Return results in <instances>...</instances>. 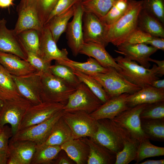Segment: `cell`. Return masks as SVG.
Listing matches in <instances>:
<instances>
[{"label":"cell","mask_w":164,"mask_h":164,"mask_svg":"<svg viewBox=\"0 0 164 164\" xmlns=\"http://www.w3.org/2000/svg\"><path fill=\"white\" fill-rule=\"evenodd\" d=\"M80 139L88 145L89 154L87 164H114L116 153L89 137Z\"/></svg>","instance_id":"cell-22"},{"label":"cell","mask_w":164,"mask_h":164,"mask_svg":"<svg viewBox=\"0 0 164 164\" xmlns=\"http://www.w3.org/2000/svg\"><path fill=\"white\" fill-rule=\"evenodd\" d=\"M79 0H58L50 13L46 23L53 17L69 9L74 4L78 2Z\"/></svg>","instance_id":"cell-45"},{"label":"cell","mask_w":164,"mask_h":164,"mask_svg":"<svg viewBox=\"0 0 164 164\" xmlns=\"http://www.w3.org/2000/svg\"><path fill=\"white\" fill-rule=\"evenodd\" d=\"M108 68L105 73L91 76L101 84L110 99L124 93L132 94L141 89L127 80L114 68Z\"/></svg>","instance_id":"cell-5"},{"label":"cell","mask_w":164,"mask_h":164,"mask_svg":"<svg viewBox=\"0 0 164 164\" xmlns=\"http://www.w3.org/2000/svg\"><path fill=\"white\" fill-rule=\"evenodd\" d=\"M73 70L74 74L80 82L84 84L102 104L110 99L101 84L92 76L76 70Z\"/></svg>","instance_id":"cell-35"},{"label":"cell","mask_w":164,"mask_h":164,"mask_svg":"<svg viewBox=\"0 0 164 164\" xmlns=\"http://www.w3.org/2000/svg\"><path fill=\"white\" fill-rule=\"evenodd\" d=\"M60 146L62 149L77 164H87L89 148L80 138L73 139Z\"/></svg>","instance_id":"cell-25"},{"label":"cell","mask_w":164,"mask_h":164,"mask_svg":"<svg viewBox=\"0 0 164 164\" xmlns=\"http://www.w3.org/2000/svg\"><path fill=\"white\" fill-rule=\"evenodd\" d=\"M4 101L2 98L0 97V108L2 107Z\"/></svg>","instance_id":"cell-54"},{"label":"cell","mask_w":164,"mask_h":164,"mask_svg":"<svg viewBox=\"0 0 164 164\" xmlns=\"http://www.w3.org/2000/svg\"><path fill=\"white\" fill-rule=\"evenodd\" d=\"M6 21L0 19V51L15 55L26 60L27 56L13 29L6 26Z\"/></svg>","instance_id":"cell-19"},{"label":"cell","mask_w":164,"mask_h":164,"mask_svg":"<svg viewBox=\"0 0 164 164\" xmlns=\"http://www.w3.org/2000/svg\"><path fill=\"white\" fill-rule=\"evenodd\" d=\"M149 62H153L157 64L159 70L157 72L158 75L160 76H162L164 75V60H158L154 59L149 57L148 59Z\"/></svg>","instance_id":"cell-49"},{"label":"cell","mask_w":164,"mask_h":164,"mask_svg":"<svg viewBox=\"0 0 164 164\" xmlns=\"http://www.w3.org/2000/svg\"><path fill=\"white\" fill-rule=\"evenodd\" d=\"M23 50L26 55V60L39 74L51 73L50 70L51 62L46 61L39 55Z\"/></svg>","instance_id":"cell-43"},{"label":"cell","mask_w":164,"mask_h":164,"mask_svg":"<svg viewBox=\"0 0 164 164\" xmlns=\"http://www.w3.org/2000/svg\"><path fill=\"white\" fill-rule=\"evenodd\" d=\"M65 105L60 103L42 102L38 104L31 105L25 111L18 131L45 121L63 109Z\"/></svg>","instance_id":"cell-10"},{"label":"cell","mask_w":164,"mask_h":164,"mask_svg":"<svg viewBox=\"0 0 164 164\" xmlns=\"http://www.w3.org/2000/svg\"><path fill=\"white\" fill-rule=\"evenodd\" d=\"M153 37L147 33L136 29L126 38L122 43H144L147 45L149 41Z\"/></svg>","instance_id":"cell-44"},{"label":"cell","mask_w":164,"mask_h":164,"mask_svg":"<svg viewBox=\"0 0 164 164\" xmlns=\"http://www.w3.org/2000/svg\"><path fill=\"white\" fill-rule=\"evenodd\" d=\"M142 9L164 25V0H143Z\"/></svg>","instance_id":"cell-42"},{"label":"cell","mask_w":164,"mask_h":164,"mask_svg":"<svg viewBox=\"0 0 164 164\" xmlns=\"http://www.w3.org/2000/svg\"><path fill=\"white\" fill-rule=\"evenodd\" d=\"M143 0H129L125 13L113 24L107 26L106 39L115 46L122 44L137 29L138 16L142 8Z\"/></svg>","instance_id":"cell-1"},{"label":"cell","mask_w":164,"mask_h":164,"mask_svg":"<svg viewBox=\"0 0 164 164\" xmlns=\"http://www.w3.org/2000/svg\"><path fill=\"white\" fill-rule=\"evenodd\" d=\"M56 62L65 65L72 70L83 73L92 76L97 73H105L108 68L101 66L95 59L89 57L86 62H80L70 60L61 61H56Z\"/></svg>","instance_id":"cell-30"},{"label":"cell","mask_w":164,"mask_h":164,"mask_svg":"<svg viewBox=\"0 0 164 164\" xmlns=\"http://www.w3.org/2000/svg\"><path fill=\"white\" fill-rule=\"evenodd\" d=\"M82 29L84 43H93L104 47L108 43L106 39L107 26L96 15L84 11L82 18Z\"/></svg>","instance_id":"cell-13"},{"label":"cell","mask_w":164,"mask_h":164,"mask_svg":"<svg viewBox=\"0 0 164 164\" xmlns=\"http://www.w3.org/2000/svg\"><path fill=\"white\" fill-rule=\"evenodd\" d=\"M97 120V131L91 138L116 153L122 150L127 141L132 138L126 129L113 120Z\"/></svg>","instance_id":"cell-2"},{"label":"cell","mask_w":164,"mask_h":164,"mask_svg":"<svg viewBox=\"0 0 164 164\" xmlns=\"http://www.w3.org/2000/svg\"><path fill=\"white\" fill-rule=\"evenodd\" d=\"M62 117L70 128L74 139L92 138L97 131V120L87 112L64 111Z\"/></svg>","instance_id":"cell-8"},{"label":"cell","mask_w":164,"mask_h":164,"mask_svg":"<svg viewBox=\"0 0 164 164\" xmlns=\"http://www.w3.org/2000/svg\"><path fill=\"white\" fill-rule=\"evenodd\" d=\"M8 158V154L0 152V164H7Z\"/></svg>","instance_id":"cell-53"},{"label":"cell","mask_w":164,"mask_h":164,"mask_svg":"<svg viewBox=\"0 0 164 164\" xmlns=\"http://www.w3.org/2000/svg\"><path fill=\"white\" fill-rule=\"evenodd\" d=\"M164 159L151 160L148 159L139 164H164Z\"/></svg>","instance_id":"cell-51"},{"label":"cell","mask_w":164,"mask_h":164,"mask_svg":"<svg viewBox=\"0 0 164 164\" xmlns=\"http://www.w3.org/2000/svg\"><path fill=\"white\" fill-rule=\"evenodd\" d=\"M3 101L0 108V126L3 128L6 124H9L13 135L18 131L25 111L32 104L22 97Z\"/></svg>","instance_id":"cell-7"},{"label":"cell","mask_w":164,"mask_h":164,"mask_svg":"<svg viewBox=\"0 0 164 164\" xmlns=\"http://www.w3.org/2000/svg\"><path fill=\"white\" fill-rule=\"evenodd\" d=\"M141 119L142 128L149 139L164 141V119Z\"/></svg>","instance_id":"cell-33"},{"label":"cell","mask_w":164,"mask_h":164,"mask_svg":"<svg viewBox=\"0 0 164 164\" xmlns=\"http://www.w3.org/2000/svg\"><path fill=\"white\" fill-rule=\"evenodd\" d=\"M102 104L84 83L81 82L69 96L63 109L65 111H83L90 114Z\"/></svg>","instance_id":"cell-6"},{"label":"cell","mask_w":164,"mask_h":164,"mask_svg":"<svg viewBox=\"0 0 164 164\" xmlns=\"http://www.w3.org/2000/svg\"><path fill=\"white\" fill-rule=\"evenodd\" d=\"M141 119H164V101L147 104L140 114Z\"/></svg>","instance_id":"cell-41"},{"label":"cell","mask_w":164,"mask_h":164,"mask_svg":"<svg viewBox=\"0 0 164 164\" xmlns=\"http://www.w3.org/2000/svg\"><path fill=\"white\" fill-rule=\"evenodd\" d=\"M58 0H20L17 8L27 7L36 15L42 27L45 25L48 17Z\"/></svg>","instance_id":"cell-24"},{"label":"cell","mask_w":164,"mask_h":164,"mask_svg":"<svg viewBox=\"0 0 164 164\" xmlns=\"http://www.w3.org/2000/svg\"><path fill=\"white\" fill-rule=\"evenodd\" d=\"M129 94L124 93L109 99L96 110L90 114L93 119L113 120L123 111L130 108L128 107L126 98Z\"/></svg>","instance_id":"cell-18"},{"label":"cell","mask_w":164,"mask_h":164,"mask_svg":"<svg viewBox=\"0 0 164 164\" xmlns=\"http://www.w3.org/2000/svg\"><path fill=\"white\" fill-rule=\"evenodd\" d=\"M50 70L54 76L76 87L81 83L74 74L73 70L65 65L56 62L55 64L51 65Z\"/></svg>","instance_id":"cell-40"},{"label":"cell","mask_w":164,"mask_h":164,"mask_svg":"<svg viewBox=\"0 0 164 164\" xmlns=\"http://www.w3.org/2000/svg\"><path fill=\"white\" fill-rule=\"evenodd\" d=\"M74 162L68 156L66 152L61 150L55 159L53 164H72Z\"/></svg>","instance_id":"cell-47"},{"label":"cell","mask_w":164,"mask_h":164,"mask_svg":"<svg viewBox=\"0 0 164 164\" xmlns=\"http://www.w3.org/2000/svg\"><path fill=\"white\" fill-rule=\"evenodd\" d=\"M18 18L13 31L16 35L28 29H33L41 31L43 28L36 15L29 8H17Z\"/></svg>","instance_id":"cell-28"},{"label":"cell","mask_w":164,"mask_h":164,"mask_svg":"<svg viewBox=\"0 0 164 164\" xmlns=\"http://www.w3.org/2000/svg\"><path fill=\"white\" fill-rule=\"evenodd\" d=\"M117 0H86L81 4L84 11L92 13L99 18L104 16Z\"/></svg>","instance_id":"cell-36"},{"label":"cell","mask_w":164,"mask_h":164,"mask_svg":"<svg viewBox=\"0 0 164 164\" xmlns=\"http://www.w3.org/2000/svg\"><path fill=\"white\" fill-rule=\"evenodd\" d=\"M158 50L164 51V38L153 37L147 43Z\"/></svg>","instance_id":"cell-48"},{"label":"cell","mask_w":164,"mask_h":164,"mask_svg":"<svg viewBox=\"0 0 164 164\" xmlns=\"http://www.w3.org/2000/svg\"><path fill=\"white\" fill-rule=\"evenodd\" d=\"M114 51L123 55L124 57L137 63L140 65L149 68L151 64L148 59L158 50L152 46L144 44H128L122 43L116 46Z\"/></svg>","instance_id":"cell-17"},{"label":"cell","mask_w":164,"mask_h":164,"mask_svg":"<svg viewBox=\"0 0 164 164\" xmlns=\"http://www.w3.org/2000/svg\"><path fill=\"white\" fill-rule=\"evenodd\" d=\"M129 4V0H117L107 13L100 19L106 26L111 25L125 13Z\"/></svg>","instance_id":"cell-39"},{"label":"cell","mask_w":164,"mask_h":164,"mask_svg":"<svg viewBox=\"0 0 164 164\" xmlns=\"http://www.w3.org/2000/svg\"><path fill=\"white\" fill-rule=\"evenodd\" d=\"M61 150L59 145H47L45 144L36 145L30 164H53Z\"/></svg>","instance_id":"cell-31"},{"label":"cell","mask_w":164,"mask_h":164,"mask_svg":"<svg viewBox=\"0 0 164 164\" xmlns=\"http://www.w3.org/2000/svg\"><path fill=\"white\" fill-rule=\"evenodd\" d=\"M114 59L121 68L119 73L130 82L141 88L151 86L154 80L159 79L157 76L159 69L156 64L151 69L146 68L125 57L119 56Z\"/></svg>","instance_id":"cell-3"},{"label":"cell","mask_w":164,"mask_h":164,"mask_svg":"<svg viewBox=\"0 0 164 164\" xmlns=\"http://www.w3.org/2000/svg\"><path fill=\"white\" fill-rule=\"evenodd\" d=\"M0 64L11 75L24 76L36 71L26 60L12 54L0 51Z\"/></svg>","instance_id":"cell-20"},{"label":"cell","mask_w":164,"mask_h":164,"mask_svg":"<svg viewBox=\"0 0 164 164\" xmlns=\"http://www.w3.org/2000/svg\"><path fill=\"white\" fill-rule=\"evenodd\" d=\"M79 53L93 58L104 67H113L118 71L121 70L114 58L106 50L105 47L101 44L93 43H84Z\"/></svg>","instance_id":"cell-21"},{"label":"cell","mask_w":164,"mask_h":164,"mask_svg":"<svg viewBox=\"0 0 164 164\" xmlns=\"http://www.w3.org/2000/svg\"><path fill=\"white\" fill-rule=\"evenodd\" d=\"M75 5H73L63 12L55 16L45 24L57 43L62 33L66 32L68 21L73 15Z\"/></svg>","instance_id":"cell-29"},{"label":"cell","mask_w":164,"mask_h":164,"mask_svg":"<svg viewBox=\"0 0 164 164\" xmlns=\"http://www.w3.org/2000/svg\"><path fill=\"white\" fill-rule=\"evenodd\" d=\"M40 74L42 87V102L66 104L69 96L77 87L64 82L51 73Z\"/></svg>","instance_id":"cell-4"},{"label":"cell","mask_w":164,"mask_h":164,"mask_svg":"<svg viewBox=\"0 0 164 164\" xmlns=\"http://www.w3.org/2000/svg\"><path fill=\"white\" fill-rule=\"evenodd\" d=\"M56 44L49 29L44 26L40 32L39 55L49 62L69 60L67 49L60 50Z\"/></svg>","instance_id":"cell-16"},{"label":"cell","mask_w":164,"mask_h":164,"mask_svg":"<svg viewBox=\"0 0 164 164\" xmlns=\"http://www.w3.org/2000/svg\"><path fill=\"white\" fill-rule=\"evenodd\" d=\"M151 86L157 89H164V80L159 79L154 80Z\"/></svg>","instance_id":"cell-50"},{"label":"cell","mask_w":164,"mask_h":164,"mask_svg":"<svg viewBox=\"0 0 164 164\" xmlns=\"http://www.w3.org/2000/svg\"><path fill=\"white\" fill-rule=\"evenodd\" d=\"M13 135L11 128L4 125L0 134V152L8 154L9 151V139Z\"/></svg>","instance_id":"cell-46"},{"label":"cell","mask_w":164,"mask_h":164,"mask_svg":"<svg viewBox=\"0 0 164 164\" xmlns=\"http://www.w3.org/2000/svg\"><path fill=\"white\" fill-rule=\"evenodd\" d=\"M13 0H0V7L5 8L12 5Z\"/></svg>","instance_id":"cell-52"},{"label":"cell","mask_w":164,"mask_h":164,"mask_svg":"<svg viewBox=\"0 0 164 164\" xmlns=\"http://www.w3.org/2000/svg\"><path fill=\"white\" fill-rule=\"evenodd\" d=\"M12 75L18 91L22 97L32 105L42 102L41 99L42 90L41 78L38 72L21 76Z\"/></svg>","instance_id":"cell-11"},{"label":"cell","mask_w":164,"mask_h":164,"mask_svg":"<svg viewBox=\"0 0 164 164\" xmlns=\"http://www.w3.org/2000/svg\"><path fill=\"white\" fill-rule=\"evenodd\" d=\"M147 104H139L130 108L119 114L113 119L126 129L133 138L139 142L149 138L142 128L140 118V113Z\"/></svg>","instance_id":"cell-12"},{"label":"cell","mask_w":164,"mask_h":164,"mask_svg":"<svg viewBox=\"0 0 164 164\" xmlns=\"http://www.w3.org/2000/svg\"><path fill=\"white\" fill-rule=\"evenodd\" d=\"M0 97L3 100L22 97L12 75L0 64Z\"/></svg>","instance_id":"cell-32"},{"label":"cell","mask_w":164,"mask_h":164,"mask_svg":"<svg viewBox=\"0 0 164 164\" xmlns=\"http://www.w3.org/2000/svg\"><path fill=\"white\" fill-rule=\"evenodd\" d=\"M139 143V142L133 138L127 141L122 150L116 153L114 164H128L135 160Z\"/></svg>","instance_id":"cell-37"},{"label":"cell","mask_w":164,"mask_h":164,"mask_svg":"<svg viewBox=\"0 0 164 164\" xmlns=\"http://www.w3.org/2000/svg\"><path fill=\"white\" fill-rule=\"evenodd\" d=\"M73 139H74L72 132L62 116L53 125L45 144L61 146Z\"/></svg>","instance_id":"cell-27"},{"label":"cell","mask_w":164,"mask_h":164,"mask_svg":"<svg viewBox=\"0 0 164 164\" xmlns=\"http://www.w3.org/2000/svg\"><path fill=\"white\" fill-rule=\"evenodd\" d=\"M164 155V147L152 144L149 139L147 138L139 142L135 164H139L146 158Z\"/></svg>","instance_id":"cell-38"},{"label":"cell","mask_w":164,"mask_h":164,"mask_svg":"<svg viewBox=\"0 0 164 164\" xmlns=\"http://www.w3.org/2000/svg\"><path fill=\"white\" fill-rule=\"evenodd\" d=\"M84 12L81 4L75 5L73 19L68 22L65 32L68 45L74 56L79 53L84 43L82 29Z\"/></svg>","instance_id":"cell-14"},{"label":"cell","mask_w":164,"mask_h":164,"mask_svg":"<svg viewBox=\"0 0 164 164\" xmlns=\"http://www.w3.org/2000/svg\"><path fill=\"white\" fill-rule=\"evenodd\" d=\"M64 111L63 109L42 122L18 131L12 138L32 141L37 145L45 144L53 125L62 116Z\"/></svg>","instance_id":"cell-9"},{"label":"cell","mask_w":164,"mask_h":164,"mask_svg":"<svg viewBox=\"0 0 164 164\" xmlns=\"http://www.w3.org/2000/svg\"><path fill=\"white\" fill-rule=\"evenodd\" d=\"M164 25L142 9L138 17L137 29L152 36L164 38Z\"/></svg>","instance_id":"cell-26"},{"label":"cell","mask_w":164,"mask_h":164,"mask_svg":"<svg viewBox=\"0 0 164 164\" xmlns=\"http://www.w3.org/2000/svg\"><path fill=\"white\" fill-rule=\"evenodd\" d=\"M36 144L26 140L11 138L9 143L7 164H30Z\"/></svg>","instance_id":"cell-15"},{"label":"cell","mask_w":164,"mask_h":164,"mask_svg":"<svg viewBox=\"0 0 164 164\" xmlns=\"http://www.w3.org/2000/svg\"><path fill=\"white\" fill-rule=\"evenodd\" d=\"M2 128L0 126V134L2 131Z\"/></svg>","instance_id":"cell-55"},{"label":"cell","mask_w":164,"mask_h":164,"mask_svg":"<svg viewBox=\"0 0 164 164\" xmlns=\"http://www.w3.org/2000/svg\"><path fill=\"white\" fill-rule=\"evenodd\" d=\"M41 31L30 29L23 31L17 35L23 50L39 55Z\"/></svg>","instance_id":"cell-34"},{"label":"cell","mask_w":164,"mask_h":164,"mask_svg":"<svg viewBox=\"0 0 164 164\" xmlns=\"http://www.w3.org/2000/svg\"><path fill=\"white\" fill-rule=\"evenodd\" d=\"M162 101H164V89H157L151 86L129 94L126 98L127 104L129 108Z\"/></svg>","instance_id":"cell-23"}]
</instances>
